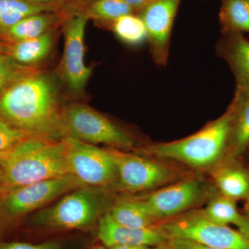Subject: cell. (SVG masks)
<instances>
[{"mask_svg":"<svg viewBox=\"0 0 249 249\" xmlns=\"http://www.w3.org/2000/svg\"><path fill=\"white\" fill-rule=\"evenodd\" d=\"M60 113L53 81L34 70L0 93V116L31 136L54 140L65 138Z\"/></svg>","mask_w":249,"mask_h":249,"instance_id":"obj_1","label":"cell"},{"mask_svg":"<svg viewBox=\"0 0 249 249\" xmlns=\"http://www.w3.org/2000/svg\"><path fill=\"white\" fill-rule=\"evenodd\" d=\"M3 183L0 193L18 187L69 175L62 140L29 136L0 154Z\"/></svg>","mask_w":249,"mask_h":249,"instance_id":"obj_2","label":"cell"},{"mask_svg":"<svg viewBox=\"0 0 249 249\" xmlns=\"http://www.w3.org/2000/svg\"><path fill=\"white\" fill-rule=\"evenodd\" d=\"M232 113L230 107L199 132L175 142L149 145L147 155L175 160L196 169L213 168L227 155Z\"/></svg>","mask_w":249,"mask_h":249,"instance_id":"obj_3","label":"cell"},{"mask_svg":"<svg viewBox=\"0 0 249 249\" xmlns=\"http://www.w3.org/2000/svg\"><path fill=\"white\" fill-rule=\"evenodd\" d=\"M167 239H183L211 248L249 249V238L229 226L208 220L199 211H190L157 224Z\"/></svg>","mask_w":249,"mask_h":249,"instance_id":"obj_4","label":"cell"},{"mask_svg":"<svg viewBox=\"0 0 249 249\" xmlns=\"http://www.w3.org/2000/svg\"><path fill=\"white\" fill-rule=\"evenodd\" d=\"M103 206L104 198L99 191L93 187L82 186L37 213L35 223L57 230L83 229L99 219Z\"/></svg>","mask_w":249,"mask_h":249,"instance_id":"obj_5","label":"cell"},{"mask_svg":"<svg viewBox=\"0 0 249 249\" xmlns=\"http://www.w3.org/2000/svg\"><path fill=\"white\" fill-rule=\"evenodd\" d=\"M65 137L93 144H106L117 149L133 147L134 140L106 116L82 104L71 105L60 113Z\"/></svg>","mask_w":249,"mask_h":249,"instance_id":"obj_6","label":"cell"},{"mask_svg":"<svg viewBox=\"0 0 249 249\" xmlns=\"http://www.w3.org/2000/svg\"><path fill=\"white\" fill-rule=\"evenodd\" d=\"M116 170V182L129 193L155 191L178 181V172L156 160L132 155L120 149H107Z\"/></svg>","mask_w":249,"mask_h":249,"instance_id":"obj_7","label":"cell"},{"mask_svg":"<svg viewBox=\"0 0 249 249\" xmlns=\"http://www.w3.org/2000/svg\"><path fill=\"white\" fill-rule=\"evenodd\" d=\"M63 142L70 173L84 186L101 188L116 183V166L108 150L70 137Z\"/></svg>","mask_w":249,"mask_h":249,"instance_id":"obj_8","label":"cell"},{"mask_svg":"<svg viewBox=\"0 0 249 249\" xmlns=\"http://www.w3.org/2000/svg\"><path fill=\"white\" fill-rule=\"evenodd\" d=\"M82 186H85L69 174L18 187L1 193L0 211L8 219H17Z\"/></svg>","mask_w":249,"mask_h":249,"instance_id":"obj_9","label":"cell"},{"mask_svg":"<svg viewBox=\"0 0 249 249\" xmlns=\"http://www.w3.org/2000/svg\"><path fill=\"white\" fill-rule=\"evenodd\" d=\"M208 194L205 181L193 177L155 190L142 199L160 223L192 211Z\"/></svg>","mask_w":249,"mask_h":249,"instance_id":"obj_10","label":"cell"},{"mask_svg":"<svg viewBox=\"0 0 249 249\" xmlns=\"http://www.w3.org/2000/svg\"><path fill=\"white\" fill-rule=\"evenodd\" d=\"M88 19L85 12L77 13L65 23L62 72L69 89L74 93L84 89L92 73L85 62V32Z\"/></svg>","mask_w":249,"mask_h":249,"instance_id":"obj_11","label":"cell"},{"mask_svg":"<svg viewBox=\"0 0 249 249\" xmlns=\"http://www.w3.org/2000/svg\"><path fill=\"white\" fill-rule=\"evenodd\" d=\"M181 0H152L142 11L155 60L165 64L170 34Z\"/></svg>","mask_w":249,"mask_h":249,"instance_id":"obj_12","label":"cell"},{"mask_svg":"<svg viewBox=\"0 0 249 249\" xmlns=\"http://www.w3.org/2000/svg\"><path fill=\"white\" fill-rule=\"evenodd\" d=\"M98 237L108 248L118 245L160 247L168 241L157 225L147 229L124 227L116 222L109 213L98 219Z\"/></svg>","mask_w":249,"mask_h":249,"instance_id":"obj_13","label":"cell"},{"mask_svg":"<svg viewBox=\"0 0 249 249\" xmlns=\"http://www.w3.org/2000/svg\"><path fill=\"white\" fill-rule=\"evenodd\" d=\"M218 193L237 201L249 196V168L240 159H224L212 169Z\"/></svg>","mask_w":249,"mask_h":249,"instance_id":"obj_14","label":"cell"},{"mask_svg":"<svg viewBox=\"0 0 249 249\" xmlns=\"http://www.w3.org/2000/svg\"><path fill=\"white\" fill-rule=\"evenodd\" d=\"M229 107L231 109V124L224 159H240L249 147V89L237 87Z\"/></svg>","mask_w":249,"mask_h":249,"instance_id":"obj_15","label":"cell"},{"mask_svg":"<svg viewBox=\"0 0 249 249\" xmlns=\"http://www.w3.org/2000/svg\"><path fill=\"white\" fill-rule=\"evenodd\" d=\"M108 213L116 222L124 227L147 229L160 224L142 198L121 199Z\"/></svg>","mask_w":249,"mask_h":249,"instance_id":"obj_16","label":"cell"},{"mask_svg":"<svg viewBox=\"0 0 249 249\" xmlns=\"http://www.w3.org/2000/svg\"><path fill=\"white\" fill-rule=\"evenodd\" d=\"M53 40V36L48 31L36 38L16 42L8 54L19 65L29 67L48 56Z\"/></svg>","mask_w":249,"mask_h":249,"instance_id":"obj_17","label":"cell"},{"mask_svg":"<svg viewBox=\"0 0 249 249\" xmlns=\"http://www.w3.org/2000/svg\"><path fill=\"white\" fill-rule=\"evenodd\" d=\"M57 6L25 0H0V34L4 35L13 26L28 16L51 12L56 9Z\"/></svg>","mask_w":249,"mask_h":249,"instance_id":"obj_18","label":"cell"},{"mask_svg":"<svg viewBox=\"0 0 249 249\" xmlns=\"http://www.w3.org/2000/svg\"><path fill=\"white\" fill-rule=\"evenodd\" d=\"M55 20V16L49 12L32 15L15 24L3 36L14 43L36 38L48 32Z\"/></svg>","mask_w":249,"mask_h":249,"instance_id":"obj_19","label":"cell"},{"mask_svg":"<svg viewBox=\"0 0 249 249\" xmlns=\"http://www.w3.org/2000/svg\"><path fill=\"white\" fill-rule=\"evenodd\" d=\"M236 202L218 193L212 196L205 209L200 211L204 217L214 224L236 225L242 216V213L237 209Z\"/></svg>","mask_w":249,"mask_h":249,"instance_id":"obj_20","label":"cell"},{"mask_svg":"<svg viewBox=\"0 0 249 249\" xmlns=\"http://www.w3.org/2000/svg\"><path fill=\"white\" fill-rule=\"evenodd\" d=\"M228 57L235 73L237 87L249 89V40L237 34L229 46Z\"/></svg>","mask_w":249,"mask_h":249,"instance_id":"obj_21","label":"cell"},{"mask_svg":"<svg viewBox=\"0 0 249 249\" xmlns=\"http://www.w3.org/2000/svg\"><path fill=\"white\" fill-rule=\"evenodd\" d=\"M112 29L118 38L131 46H138L147 39L145 23L141 16L124 15L113 22Z\"/></svg>","mask_w":249,"mask_h":249,"instance_id":"obj_22","label":"cell"},{"mask_svg":"<svg viewBox=\"0 0 249 249\" xmlns=\"http://www.w3.org/2000/svg\"><path fill=\"white\" fill-rule=\"evenodd\" d=\"M220 18L227 30L249 33V0H226Z\"/></svg>","mask_w":249,"mask_h":249,"instance_id":"obj_23","label":"cell"},{"mask_svg":"<svg viewBox=\"0 0 249 249\" xmlns=\"http://www.w3.org/2000/svg\"><path fill=\"white\" fill-rule=\"evenodd\" d=\"M133 10L124 0H94L89 5L85 14L88 18L101 22H112Z\"/></svg>","mask_w":249,"mask_h":249,"instance_id":"obj_24","label":"cell"},{"mask_svg":"<svg viewBox=\"0 0 249 249\" xmlns=\"http://www.w3.org/2000/svg\"><path fill=\"white\" fill-rule=\"evenodd\" d=\"M34 70L17 63L8 53L0 54V93L19 77Z\"/></svg>","mask_w":249,"mask_h":249,"instance_id":"obj_25","label":"cell"},{"mask_svg":"<svg viewBox=\"0 0 249 249\" xmlns=\"http://www.w3.org/2000/svg\"><path fill=\"white\" fill-rule=\"evenodd\" d=\"M29 136L0 116V154L8 151Z\"/></svg>","mask_w":249,"mask_h":249,"instance_id":"obj_26","label":"cell"},{"mask_svg":"<svg viewBox=\"0 0 249 249\" xmlns=\"http://www.w3.org/2000/svg\"><path fill=\"white\" fill-rule=\"evenodd\" d=\"M0 249H62L61 245L57 242H47L34 245L24 242L0 243Z\"/></svg>","mask_w":249,"mask_h":249,"instance_id":"obj_27","label":"cell"},{"mask_svg":"<svg viewBox=\"0 0 249 249\" xmlns=\"http://www.w3.org/2000/svg\"><path fill=\"white\" fill-rule=\"evenodd\" d=\"M165 249H219L211 248L183 239H170L163 245Z\"/></svg>","mask_w":249,"mask_h":249,"instance_id":"obj_28","label":"cell"},{"mask_svg":"<svg viewBox=\"0 0 249 249\" xmlns=\"http://www.w3.org/2000/svg\"><path fill=\"white\" fill-rule=\"evenodd\" d=\"M133 11H142L152 0H124Z\"/></svg>","mask_w":249,"mask_h":249,"instance_id":"obj_29","label":"cell"},{"mask_svg":"<svg viewBox=\"0 0 249 249\" xmlns=\"http://www.w3.org/2000/svg\"><path fill=\"white\" fill-rule=\"evenodd\" d=\"M236 227L238 228V230L247 236L249 238V219L246 217L243 214H242V217L238 222L236 224Z\"/></svg>","mask_w":249,"mask_h":249,"instance_id":"obj_30","label":"cell"},{"mask_svg":"<svg viewBox=\"0 0 249 249\" xmlns=\"http://www.w3.org/2000/svg\"><path fill=\"white\" fill-rule=\"evenodd\" d=\"M160 247H146V246L118 245L111 247L109 249H158Z\"/></svg>","mask_w":249,"mask_h":249,"instance_id":"obj_31","label":"cell"},{"mask_svg":"<svg viewBox=\"0 0 249 249\" xmlns=\"http://www.w3.org/2000/svg\"><path fill=\"white\" fill-rule=\"evenodd\" d=\"M25 1L36 3V4L56 5V6H58L59 4H61L65 0H25Z\"/></svg>","mask_w":249,"mask_h":249,"instance_id":"obj_32","label":"cell"},{"mask_svg":"<svg viewBox=\"0 0 249 249\" xmlns=\"http://www.w3.org/2000/svg\"><path fill=\"white\" fill-rule=\"evenodd\" d=\"M245 207H244V215L249 219V196L245 201Z\"/></svg>","mask_w":249,"mask_h":249,"instance_id":"obj_33","label":"cell"},{"mask_svg":"<svg viewBox=\"0 0 249 249\" xmlns=\"http://www.w3.org/2000/svg\"><path fill=\"white\" fill-rule=\"evenodd\" d=\"M2 183H3L2 172H1V168H0V191H1V188H2Z\"/></svg>","mask_w":249,"mask_h":249,"instance_id":"obj_34","label":"cell"},{"mask_svg":"<svg viewBox=\"0 0 249 249\" xmlns=\"http://www.w3.org/2000/svg\"><path fill=\"white\" fill-rule=\"evenodd\" d=\"M6 53V50L3 46L0 45V54H4Z\"/></svg>","mask_w":249,"mask_h":249,"instance_id":"obj_35","label":"cell"},{"mask_svg":"<svg viewBox=\"0 0 249 249\" xmlns=\"http://www.w3.org/2000/svg\"><path fill=\"white\" fill-rule=\"evenodd\" d=\"M91 249H106V247H103L101 245H96L95 247H92Z\"/></svg>","mask_w":249,"mask_h":249,"instance_id":"obj_36","label":"cell"},{"mask_svg":"<svg viewBox=\"0 0 249 249\" xmlns=\"http://www.w3.org/2000/svg\"><path fill=\"white\" fill-rule=\"evenodd\" d=\"M158 249H165L164 247H163V246H161V247H160V248Z\"/></svg>","mask_w":249,"mask_h":249,"instance_id":"obj_37","label":"cell"},{"mask_svg":"<svg viewBox=\"0 0 249 249\" xmlns=\"http://www.w3.org/2000/svg\"><path fill=\"white\" fill-rule=\"evenodd\" d=\"M93 1H94V0H93Z\"/></svg>","mask_w":249,"mask_h":249,"instance_id":"obj_38","label":"cell"}]
</instances>
